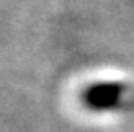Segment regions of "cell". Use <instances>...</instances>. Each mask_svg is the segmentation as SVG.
<instances>
[{
    "label": "cell",
    "mask_w": 134,
    "mask_h": 132,
    "mask_svg": "<svg viewBox=\"0 0 134 132\" xmlns=\"http://www.w3.org/2000/svg\"><path fill=\"white\" fill-rule=\"evenodd\" d=\"M124 95V85L122 83H97L85 89L83 103L91 111H109L116 108Z\"/></svg>",
    "instance_id": "1"
}]
</instances>
